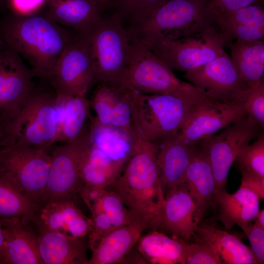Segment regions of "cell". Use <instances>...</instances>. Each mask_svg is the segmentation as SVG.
<instances>
[{
  "label": "cell",
  "instance_id": "8992f818",
  "mask_svg": "<svg viewBox=\"0 0 264 264\" xmlns=\"http://www.w3.org/2000/svg\"><path fill=\"white\" fill-rule=\"evenodd\" d=\"M88 36L93 66L92 86L121 85L130 54L131 35L118 22L103 17Z\"/></svg>",
  "mask_w": 264,
  "mask_h": 264
},
{
  "label": "cell",
  "instance_id": "ba28073f",
  "mask_svg": "<svg viewBox=\"0 0 264 264\" xmlns=\"http://www.w3.org/2000/svg\"><path fill=\"white\" fill-rule=\"evenodd\" d=\"M133 104L139 137L152 142L178 132L199 104H192L170 95L142 94L133 91Z\"/></svg>",
  "mask_w": 264,
  "mask_h": 264
},
{
  "label": "cell",
  "instance_id": "603a6c76",
  "mask_svg": "<svg viewBox=\"0 0 264 264\" xmlns=\"http://www.w3.org/2000/svg\"><path fill=\"white\" fill-rule=\"evenodd\" d=\"M46 15L77 33L88 35L103 18L101 7L93 0H45Z\"/></svg>",
  "mask_w": 264,
  "mask_h": 264
},
{
  "label": "cell",
  "instance_id": "4fadbf2b",
  "mask_svg": "<svg viewBox=\"0 0 264 264\" xmlns=\"http://www.w3.org/2000/svg\"><path fill=\"white\" fill-rule=\"evenodd\" d=\"M88 126L76 141L57 146L52 151L51 164L40 206L48 203L71 199L84 185L79 164L86 146Z\"/></svg>",
  "mask_w": 264,
  "mask_h": 264
},
{
  "label": "cell",
  "instance_id": "60d3db41",
  "mask_svg": "<svg viewBox=\"0 0 264 264\" xmlns=\"http://www.w3.org/2000/svg\"><path fill=\"white\" fill-rule=\"evenodd\" d=\"M242 177L241 186L254 192L260 199L264 198V177L244 170H241Z\"/></svg>",
  "mask_w": 264,
  "mask_h": 264
},
{
  "label": "cell",
  "instance_id": "836d02e7",
  "mask_svg": "<svg viewBox=\"0 0 264 264\" xmlns=\"http://www.w3.org/2000/svg\"><path fill=\"white\" fill-rule=\"evenodd\" d=\"M39 207L0 175V221L12 219L31 220Z\"/></svg>",
  "mask_w": 264,
  "mask_h": 264
},
{
  "label": "cell",
  "instance_id": "1f68e13d",
  "mask_svg": "<svg viewBox=\"0 0 264 264\" xmlns=\"http://www.w3.org/2000/svg\"><path fill=\"white\" fill-rule=\"evenodd\" d=\"M79 193L89 210L103 211L114 228L135 222L130 210L115 192L84 184Z\"/></svg>",
  "mask_w": 264,
  "mask_h": 264
},
{
  "label": "cell",
  "instance_id": "d6a6232c",
  "mask_svg": "<svg viewBox=\"0 0 264 264\" xmlns=\"http://www.w3.org/2000/svg\"><path fill=\"white\" fill-rule=\"evenodd\" d=\"M167 0H106L102 16L112 19L128 31L141 23Z\"/></svg>",
  "mask_w": 264,
  "mask_h": 264
},
{
  "label": "cell",
  "instance_id": "e575fe53",
  "mask_svg": "<svg viewBox=\"0 0 264 264\" xmlns=\"http://www.w3.org/2000/svg\"><path fill=\"white\" fill-rule=\"evenodd\" d=\"M234 162L240 170H244L264 177V135L263 132L251 145L243 148Z\"/></svg>",
  "mask_w": 264,
  "mask_h": 264
},
{
  "label": "cell",
  "instance_id": "484cf974",
  "mask_svg": "<svg viewBox=\"0 0 264 264\" xmlns=\"http://www.w3.org/2000/svg\"><path fill=\"white\" fill-rule=\"evenodd\" d=\"M145 229L144 225L136 222L113 228L91 249L88 264L121 263Z\"/></svg>",
  "mask_w": 264,
  "mask_h": 264
},
{
  "label": "cell",
  "instance_id": "52a82bcc",
  "mask_svg": "<svg viewBox=\"0 0 264 264\" xmlns=\"http://www.w3.org/2000/svg\"><path fill=\"white\" fill-rule=\"evenodd\" d=\"M60 118V102L55 89L35 87L17 118L12 141L47 150L57 142Z\"/></svg>",
  "mask_w": 264,
  "mask_h": 264
},
{
  "label": "cell",
  "instance_id": "cb8c5ba5",
  "mask_svg": "<svg viewBox=\"0 0 264 264\" xmlns=\"http://www.w3.org/2000/svg\"><path fill=\"white\" fill-rule=\"evenodd\" d=\"M39 250L44 264H88V242L77 237L55 231H40Z\"/></svg>",
  "mask_w": 264,
  "mask_h": 264
},
{
  "label": "cell",
  "instance_id": "8fae6325",
  "mask_svg": "<svg viewBox=\"0 0 264 264\" xmlns=\"http://www.w3.org/2000/svg\"><path fill=\"white\" fill-rule=\"evenodd\" d=\"M262 128L243 117L220 132L197 143L206 153L216 182L215 194L226 190L231 167L240 152L262 132Z\"/></svg>",
  "mask_w": 264,
  "mask_h": 264
},
{
  "label": "cell",
  "instance_id": "5b68a950",
  "mask_svg": "<svg viewBox=\"0 0 264 264\" xmlns=\"http://www.w3.org/2000/svg\"><path fill=\"white\" fill-rule=\"evenodd\" d=\"M121 86L139 93L175 96L194 104L212 99L193 84L178 79L164 62L131 35L128 62Z\"/></svg>",
  "mask_w": 264,
  "mask_h": 264
},
{
  "label": "cell",
  "instance_id": "f35d334b",
  "mask_svg": "<svg viewBox=\"0 0 264 264\" xmlns=\"http://www.w3.org/2000/svg\"><path fill=\"white\" fill-rule=\"evenodd\" d=\"M90 212L93 224L88 242V247L91 250L114 227L109 218L103 211L94 210Z\"/></svg>",
  "mask_w": 264,
  "mask_h": 264
},
{
  "label": "cell",
  "instance_id": "5bb4252c",
  "mask_svg": "<svg viewBox=\"0 0 264 264\" xmlns=\"http://www.w3.org/2000/svg\"><path fill=\"white\" fill-rule=\"evenodd\" d=\"M92 74L91 48L88 36L78 34L60 57L51 84L58 95L85 96L92 86Z\"/></svg>",
  "mask_w": 264,
  "mask_h": 264
},
{
  "label": "cell",
  "instance_id": "2e32d148",
  "mask_svg": "<svg viewBox=\"0 0 264 264\" xmlns=\"http://www.w3.org/2000/svg\"><path fill=\"white\" fill-rule=\"evenodd\" d=\"M244 116L242 104L208 100L196 107L178 134L188 144L193 145Z\"/></svg>",
  "mask_w": 264,
  "mask_h": 264
},
{
  "label": "cell",
  "instance_id": "ab89813d",
  "mask_svg": "<svg viewBox=\"0 0 264 264\" xmlns=\"http://www.w3.org/2000/svg\"><path fill=\"white\" fill-rule=\"evenodd\" d=\"M264 0H208L205 14H218L239 9L251 4L263 5Z\"/></svg>",
  "mask_w": 264,
  "mask_h": 264
},
{
  "label": "cell",
  "instance_id": "ffe728a7",
  "mask_svg": "<svg viewBox=\"0 0 264 264\" xmlns=\"http://www.w3.org/2000/svg\"><path fill=\"white\" fill-rule=\"evenodd\" d=\"M31 221L38 232L55 231L77 237H85L93 224L92 219L85 216L71 199L40 206Z\"/></svg>",
  "mask_w": 264,
  "mask_h": 264
},
{
  "label": "cell",
  "instance_id": "d590c367",
  "mask_svg": "<svg viewBox=\"0 0 264 264\" xmlns=\"http://www.w3.org/2000/svg\"><path fill=\"white\" fill-rule=\"evenodd\" d=\"M247 120L262 128L264 125V82L249 89L242 103Z\"/></svg>",
  "mask_w": 264,
  "mask_h": 264
},
{
  "label": "cell",
  "instance_id": "9c48e42d",
  "mask_svg": "<svg viewBox=\"0 0 264 264\" xmlns=\"http://www.w3.org/2000/svg\"><path fill=\"white\" fill-rule=\"evenodd\" d=\"M46 151L15 141L0 148V175L39 206L51 164Z\"/></svg>",
  "mask_w": 264,
  "mask_h": 264
},
{
  "label": "cell",
  "instance_id": "83f0119b",
  "mask_svg": "<svg viewBox=\"0 0 264 264\" xmlns=\"http://www.w3.org/2000/svg\"><path fill=\"white\" fill-rule=\"evenodd\" d=\"M194 236L197 241L209 244L223 264H257L251 248L235 235L218 229L211 224H198Z\"/></svg>",
  "mask_w": 264,
  "mask_h": 264
},
{
  "label": "cell",
  "instance_id": "4316f807",
  "mask_svg": "<svg viewBox=\"0 0 264 264\" xmlns=\"http://www.w3.org/2000/svg\"><path fill=\"white\" fill-rule=\"evenodd\" d=\"M259 197L242 186L234 194L222 190L214 196L213 204L218 210V218L227 229L235 224L253 221L260 210Z\"/></svg>",
  "mask_w": 264,
  "mask_h": 264
},
{
  "label": "cell",
  "instance_id": "ac0fdd59",
  "mask_svg": "<svg viewBox=\"0 0 264 264\" xmlns=\"http://www.w3.org/2000/svg\"><path fill=\"white\" fill-rule=\"evenodd\" d=\"M202 218L194 199L179 184L167 190L155 230L161 229L187 242Z\"/></svg>",
  "mask_w": 264,
  "mask_h": 264
},
{
  "label": "cell",
  "instance_id": "d6986e66",
  "mask_svg": "<svg viewBox=\"0 0 264 264\" xmlns=\"http://www.w3.org/2000/svg\"><path fill=\"white\" fill-rule=\"evenodd\" d=\"M254 4L228 12L205 14L209 23L218 32L224 46L238 39L263 40L264 10Z\"/></svg>",
  "mask_w": 264,
  "mask_h": 264
},
{
  "label": "cell",
  "instance_id": "30bf717a",
  "mask_svg": "<svg viewBox=\"0 0 264 264\" xmlns=\"http://www.w3.org/2000/svg\"><path fill=\"white\" fill-rule=\"evenodd\" d=\"M34 76L21 56L0 41V132L5 143L12 140L20 111L35 88Z\"/></svg>",
  "mask_w": 264,
  "mask_h": 264
},
{
  "label": "cell",
  "instance_id": "ee69618b",
  "mask_svg": "<svg viewBox=\"0 0 264 264\" xmlns=\"http://www.w3.org/2000/svg\"><path fill=\"white\" fill-rule=\"evenodd\" d=\"M4 242V235L0 223V264H3Z\"/></svg>",
  "mask_w": 264,
  "mask_h": 264
},
{
  "label": "cell",
  "instance_id": "d4e9b609",
  "mask_svg": "<svg viewBox=\"0 0 264 264\" xmlns=\"http://www.w3.org/2000/svg\"><path fill=\"white\" fill-rule=\"evenodd\" d=\"M179 184L183 185L194 199L203 218L213 203L216 182L208 157L197 143L195 144L191 160Z\"/></svg>",
  "mask_w": 264,
  "mask_h": 264
},
{
  "label": "cell",
  "instance_id": "6da1fadb",
  "mask_svg": "<svg viewBox=\"0 0 264 264\" xmlns=\"http://www.w3.org/2000/svg\"><path fill=\"white\" fill-rule=\"evenodd\" d=\"M78 34L54 22L45 12H15L0 22V41L26 60L43 82L51 83L63 52Z\"/></svg>",
  "mask_w": 264,
  "mask_h": 264
},
{
  "label": "cell",
  "instance_id": "7c38bea8",
  "mask_svg": "<svg viewBox=\"0 0 264 264\" xmlns=\"http://www.w3.org/2000/svg\"><path fill=\"white\" fill-rule=\"evenodd\" d=\"M184 77L210 98L225 103L242 104L249 89L226 52Z\"/></svg>",
  "mask_w": 264,
  "mask_h": 264
},
{
  "label": "cell",
  "instance_id": "3957f363",
  "mask_svg": "<svg viewBox=\"0 0 264 264\" xmlns=\"http://www.w3.org/2000/svg\"><path fill=\"white\" fill-rule=\"evenodd\" d=\"M140 138L128 131L105 126L91 116L79 171L85 185L106 188L121 175Z\"/></svg>",
  "mask_w": 264,
  "mask_h": 264
},
{
  "label": "cell",
  "instance_id": "b9f144b4",
  "mask_svg": "<svg viewBox=\"0 0 264 264\" xmlns=\"http://www.w3.org/2000/svg\"><path fill=\"white\" fill-rule=\"evenodd\" d=\"M16 11L29 13L35 11L44 3L45 0H12Z\"/></svg>",
  "mask_w": 264,
  "mask_h": 264
},
{
  "label": "cell",
  "instance_id": "44dd1931",
  "mask_svg": "<svg viewBox=\"0 0 264 264\" xmlns=\"http://www.w3.org/2000/svg\"><path fill=\"white\" fill-rule=\"evenodd\" d=\"M156 163L163 190L178 185L193 156L195 145L185 142L178 132L160 137L153 141Z\"/></svg>",
  "mask_w": 264,
  "mask_h": 264
},
{
  "label": "cell",
  "instance_id": "e0dca14e",
  "mask_svg": "<svg viewBox=\"0 0 264 264\" xmlns=\"http://www.w3.org/2000/svg\"><path fill=\"white\" fill-rule=\"evenodd\" d=\"M89 103L99 123L139 137L134 122L133 90L121 85L98 84Z\"/></svg>",
  "mask_w": 264,
  "mask_h": 264
},
{
  "label": "cell",
  "instance_id": "4dcf8cb0",
  "mask_svg": "<svg viewBox=\"0 0 264 264\" xmlns=\"http://www.w3.org/2000/svg\"><path fill=\"white\" fill-rule=\"evenodd\" d=\"M57 95L60 110L57 142L65 144L74 142L84 134L88 126V120L91 116L89 101L85 96Z\"/></svg>",
  "mask_w": 264,
  "mask_h": 264
},
{
  "label": "cell",
  "instance_id": "7402d4cb",
  "mask_svg": "<svg viewBox=\"0 0 264 264\" xmlns=\"http://www.w3.org/2000/svg\"><path fill=\"white\" fill-rule=\"evenodd\" d=\"M0 223L5 239L3 264H44L39 250V233L31 220L12 219Z\"/></svg>",
  "mask_w": 264,
  "mask_h": 264
},
{
  "label": "cell",
  "instance_id": "f546056e",
  "mask_svg": "<svg viewBox=\"0 0 264 264\" xmlns=\"http://www.w3.org/2000/svg\"><path fill=\"white\" fill-rule=\"evenodd\" d=\"M140 236L137 249L147 263L154 264H185L186 242L174 236L154 230Z\"/></svg>",
  "mask_w": 264,
  "mask_h": 264
},
{
  "label": "cell",
  "instance_id": "7dc6e473",
  "mask_svg": "<svg viewBox=\"0 0 264 264\" xmlns=\"http://www.w3.org/2000/svg\"><path fill=\"white\" fill-rule=\"evenodd\" d=\"M4 0H0V6L1 5V4L3 2Z\"/></svg>",
  "mask_w": 264,
  "mask_h": 264
},
{
  "label": "cell",
  "instance_id": "277c9868",
  "mask_svg": "<svg viewBox=\"0 0 264 264\" xmlns=\"http://www.w3.org/2000/svg\"><path fill=\"white\" fill-rule=\"evenodd\" d=\"M139 40L172 70L185 72L225 52L222 39L206 18L170 35H156Z\"/></svg>",
  "mask_w": 264,
  "mask_h": 264
},
{
  "label": "cell",
  "instance_id": "74e56055",
  "mask_svg": "<svg viewBox=\"0 0 264 264\" xmlns=\"http://www.w3.org/2000/svg\"><path fill=\"white\" fill-rule=\"evenodd\" d=\"M249 240L251 249L257 264L264 263V229L251 222L238 224Z\"/></svg>",
  "mask_w": 264,
  "mask_h": 264
},
{
  "label": "cell",
  "instance_id": "7a4b0ae2",
  "mask_svg": "<svg viewBox=\"0 0 264 264\" xmlns=\"http://www.w3.org/2000/svg\"><path fill=\"white\" fill-rule=\"evenodd\" d=\"M105 189L118 195L135 222L155 230L165 195L153 142L140 139L121 175Z\"/></svg>",
  "mask_w": 264,
  "mask_h": 264
},
{
  "label": "cell",
  "instance_id": "8d00e7d4",
  "mask_svg": "<svg viewBox=\"0 0 264 264\" xmlns=\"http://www.w3.org/2000/svg\"><path fill=\"white\" fill-rule=\"evenodd\" d=\"M185 264H222L220 257L208 243L197 241L195 243H186Z\"/></svg>",
  "mask_w": 264,
  "mask_h": 264
},
{
  "label": "cell",
  "instance_id": "f6af8a7d",
  "mask_svg": "<svg viewBox=\"0 0 264 264\" xmlns=\"http://www.w3.org/2000/svg\"><path fill=\"white\" fill-rule=\"evenodd\" d=\"M95 1L101 7L103 5L106 0H93Z\"/></svg>",
  "mask_w": 264,
  "mask_h": 264
},
{
  "label": "cell",
  "instance_id": "7bdbcfd3",
  "mask_svg": "<svg viewBox=\"0 0 264 264\" xmlns=\"http://www.w3.org/2000/svg\"><path fill=\"white\" fill-rule=\"evenodd\" d=\"M254 224L258 227L264 229V210H259L254 220Z\"/></svg>",
  "mask_w": 264,
  "mask_h": 264
},
{
  "label": "cell",
  "instance_id": "bcb514c9",
  "mask_svg": "<svg viewBox=\"0 0 264 264\" xmlns=\"http://www.w3.org/2000/svg\"><path fill=\"white\" fill-rule=\"evenodd\" d=\"M4 145L3 140L0 132V148Z\"/></svg>",
  "mask_w": 264,
  "mask_h": 264
},
{
  "label": "cell",
  "instance_id": "9a60e30c",
  "mask_svg": "<svg viewBox=\"0 0 264 264\" xmlns=\"http://www.w3.org/2000/svg\"><path fill=\"white\" fill-rule=\"evenodd\" d=\"M208 0H167L128 32L140 40L180 31L205 19Z\"/></svg>",
  "mask_w": 264,
  "mask_h": 264
},
{
  "label": "cell",
  "instance_id": "f1b7e54d",
  "mask_svg": "<svg viewBox=\"0 0 264 264\" xmlns=\"http://www.w3.org/2000/svg\"><path fill=\"white\" fill-rule=\"evenodd\" d=\"M242 78L252 88L264 82V42L238 39L225 45Z\"/></svg>",
  "mask_w": 264,
  "mask_h": 264
}]
</instances>
